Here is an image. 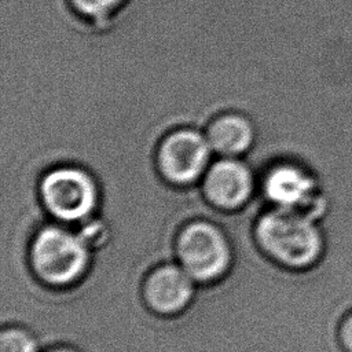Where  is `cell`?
Wrapping results in <instances>:
<instances>
[{"label": "cell", "instance_id": "cell-4", "mask_svg": "<svg viewBox=\"0 0 352 352\" xmlns=\"http://www.w3.org/2000/svg\"><path fill=\"white\" fill-rule=\"evenodd\" d=\"M38 191L47 213L66 226L89 220L99 206V188L82 169H54L43 177Z\"/></svg>", "mask_w": 352, "mask_h": 352}, {"label": "cell", "instance_id": "cell-3", "mask_svg": "<svg viewBox=\"0 0 352 352\" xmlns=\"http://www.w3.org/2000/svg\"><path fill=\"white\" fill-rule=\"evenodd\" d=\"M176 263L198 283L223 279L234 261L227 232L214 221L195 219L186 223L175 239Z\"/></svg>", "mask_w": 352, "mask_h": 352}, {"label": "cell", "instance_id": "cell-10", "mask_svg": "<svg viewBox=\"0 0 352 352\" xmlns=\"http://www.w3.org/2000/svg\"><path fill=\"white\" fill-rule=\"evenodd\" d=\"M0 352H43L32 330L21 324H4L0 330Z\"/></svg>", "mask_w": 352, "mask_h": 352}, {"label": "cell", "instance_id": "cell-9", "mask_svg": "<svg viewBox=\"0 0 352 352\" xmlns=\"http://www.w3.org/2000/svg\"><path fill=\"white\" fill-rule=\"evenodd\" d=\"M210 148L223 155H238L253 142L252 124L242 116L228 114L217 118L208 131Z\"/></svg>", "mask_w": 352, "mask_h": 352}, {"label": "cell", "instance_id": "cell-8", "mask_svg": "<svg viewBox=\"0 0 352 352\" xmlns=\"http://www.w3.org/2000/svg\"><path fill=\"white\" fill-rule=\"evenodd\" d=\"M253 176L249 168L235 160L213 164L204 179L202 191L216 209L235 212L246 205L253 194Z\"/></svg>", "mask_w": 352, "mask_h": 352}, {"label": "cell", "instance_id": "cell-12", "mask_svg": "<svg viewBox=\"0 0 352 352\" xmlns=\"http://www.w3.org/2000/svg\"><path fill=\"white\" fill-rule=\"evenodd\" d=\"M338 341L345 352H352V311L342 318L338 326Z\"/></svg>", "mask_w": 352, "mask_h": 352}, {"label": "cell", "instance_id": "cell-6", "mask_svg": "<svg viewBox=\"0 0 352 352\" xmlns=\"http://www.w3.org/2000/svg\"><path fill=\"white\" fill-rule=\"evenodd\" d=\"M198 283L176 263L154 267L142 283V298L146 307L160 316H175L194 300Z\"/></svg>", "mask_w": 352, "mask_h": 352}, {"label": "cell", "instance_id": "cell-11", "mask_svg": "<svg viewBox=\"0 0 352 352\" xmlns=\"http://www.w3.org/2000/svg\"><path fill=\"white\" fill-rule=\"evenodd\" d=\"M122 0H72L73 6L89 16H103L116 8Z\"/></svg>", "mask_w": 352, "mask_h": 352}, {"label": "cell", "instance_id": "cell-7", "mask_svg": "<svg viewBox=\"0 0 352 352\" xmlns=\"http://www.w3.org/2000/svg\"><path fill=\"white\" fill-rule=\"evenodd\" d=\"M210 150L208 138L195 131L180 129L173 132L160 147V170L173 184L192 183L205 170Z\"/></svg>", "mask_w": 352, "mask_h": 352}, {"label": "cell", "instance_id": "cell-2", "mask_svg": "<svg viewBox=\"0 0 352 352\" xmlns=\"http://www.w3.org/2000/svg\"><path fill=\"white\" fill-rule=\"evenodd\" d=\"M28 261L33 275L50 287H70L88 272L92 250L78 230L60 223H44L32 235Z\"/></svg>", "mask_w": 352, "mask_h": 352}, {"label": "cell", "instance_id": "cell-5", "mask_svg": "<svg viewBox=\"0 0 352 352\" xmlns=\"http://www.w3.org/2000/svg\"><path fill=\"white\" fill-rule=\"evenodd\" d=\"M264 194L274 208L305 213L320 221L327 210V199L315 179L294 165H278L265 177Z\"/></svg>", "mask_w": 352, "mask_h": 352}, {"label": "cell", "instance_id": "cell-13", "mask_svg": "<svg viewBox=\"0 0 352 352\" xmlns=\"http://www.w3.org/2000/svg\"><path fill=\"white\" fill-rule=\"evenodd\" d=\"M43 352H80V351L70 345H55V346H50V348L44 349Z\"/></svg>", "mask_w": 352, "mask_h": 352}, {"label": "cell", "instance_id": "cell-1", "mask_svg": "<svg viewBox=\"0 0 352 352\" xmlns=\"http://www.w3.org/2000/svg\"><path fill=\"white\" fill-rule=\"evenodd\" d=\"M253 238L267 258L294 271L316 265L326 248L318 220L297 210L274 206L256 217Z\"/></svg>", "mask_w": 352, "mask_h": 352}]
</instances>
